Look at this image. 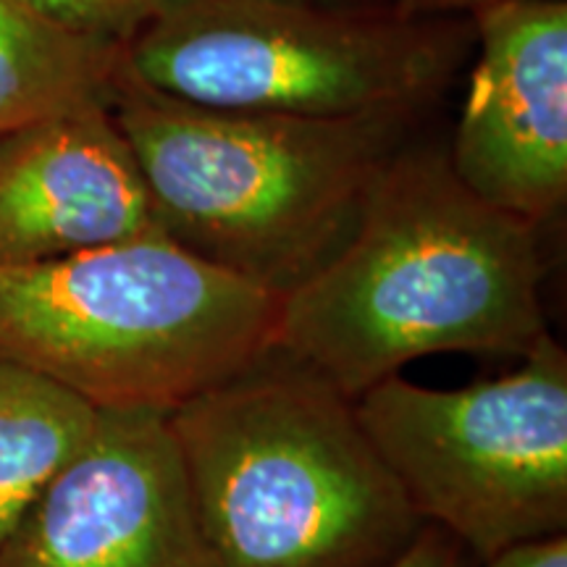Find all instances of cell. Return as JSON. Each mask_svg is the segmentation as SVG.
<instances>
[{
	"mask_svg": "<svg viewBox=\"0 0 567 567\" xmlns=\"http://www.w3.org/2000/svg\"><path fill=\"white\" fill-rule=\"evenodd\" d=\"M122 48L76 38L21 0H0V137L45 118L111 109Z\"/></svg>",
	"mask_w": 567,
	"mask_h": 567,
	"instance_id": "obj_10",
	"label": "cell"
},
{
	"mask_svg": "<svg viewBox=\"0 0 567 567\" xmlns=\"http://www.w3.org/2000/svg\"><path fill=\"white\" fill-rule=\"evenodd\" d=\"M484 567H567V534L515 542L484 559Z\"/></svg>",
	"mask_w": 567,
	"mask_h": 567,
	"instance_id": "obj_14",
	"label": "cell"
},
{
	"mask_svg": "<svg viewBox=\"0 0 567 567\" xmlns=\"http://www.w3.org/2000/svg\"><path fill=\"white\" fill-rule=\"evenodd\" d=\"M97 410L45 375L0 360V547L87 442Z\"/></svg>",
	"mask_w": 567,
	"mask_h": 567,
	"instance_id": "obj_11",
	"label": "cell"
},
{
	"mask_svg": "<svg viewBox=\"0 0 567 567\" xmlns=\"http://www.w3.org/2000/svg\"><path fill=\"white\" fill-rule=\"evenodd\" d=\"M279 297L166 234L0 266V360L95 410L172 413L274 344Z\"/></svg>",
	"mask_w": 567,
	"mask_h": 567,
	"instance_id": "obj_4",
	"label": "cell"
},
{
	"mask_svg": "<svg viewBox=\"0 0 567 567\" xmlns=\"http://www.w3.org/2000/svg\"><path fill=\"white\" fill-rule=\"evenodd\" d=\"M0 567H213L168 413L97 410L87 442L0 547Z\"/></svg>",
	"mask_w": 567,
	"mask_h": 567,
	"instance_id": "obj_7",
	"label": "cell"
},
{
	"mask_svg": "<svg viewBox=\"0 0 567 567\" xmlns=\"http://www.w3.org/2000/svg\"><path fill=\"white\" fill-rule=\"evenodd\" d=\"M34 13L76 38L124 48L179 0H21Z\"/></svg>",
	"mask_w": 567,
	"mask_h": 567,
	"instance_id": "obj_12",
	"label": "cell"
},
{
	"mask_svg": "<svg viewBox=\"0 0 567 567\" xmlns=\"http://www.w3.org/2000/svg\"><path fill=\"white\" fill-rule=\"evenodd\" d=\"M536 224L473 195L446 151L402 145L350 239L279 297L274 344L347 396L442 352L523 358L547 337Z\"/></svg>",
	"mask_w": 567,
	"mask_h": 567,
	"instance_id": "obj_1",
	"label": "cell"
},
{
	"mask_svg": "<svg viewBox=\"0 0 567 567\" xmlns=\"http://www.w3.org/2000/svg\"><path fill=\"white\" fill-rule=\"evenodd\" d=\"M386 3L410 17H452V13H476L502 0H386Z\"/></svg>",
	"mask_w": 567,
	"mask_h": 567,
	"instance_id": "obj_15",
	"label": "cell"
},
{
	"mask_svg": "<svg viewBox=\"0 0 567 567\" xmlns=\"http://www.w3.org/2000/svg\"><path fill=\"white\" fill-rule=\"evenodd\" d=\"M158 231L111 109L63 113L0 137V266L45 264Z\"/></svg>",
	"mask_w": 567,
	"mask_h": 567,
	"instance_id": "obj_9",
	"label": "cell"
},
{
	"mask_svg": "<svg viewBox=\"0 0 567 567\" xmlns=\"http://www.w3.org/2000/svg\"><path fill=\"white\" fill-rule=\"evenodd\" d=\"M386 567H471L467 565V549L457 538L436 526L421 528L413 544Z\"/></svg>",
	"mask_w": 567,
	"mask_h": 567,
	"instance_id": "obj_13",
	"label": "cell"
},
{
	"mask_svg": "<svg viewBox=\"0 0 567 567\" xmlns=\"http://www.w3.org/2000/svg\"><path fill=\"white\" fill-rule=\"evenodd\" d=\"M323 3H375V0H323ZM386 3V0H381Z\"/></svg>",
	"mask_w": 567,
	"mask_h": 567,
	"instance_id": "obj_16",
	"label": "cell"
},
{
	"mask_svg": "<svg viewBox=\"0 0 567 567\" xmlns=\"http://www.w3.org/2000/svg\"><path fill=\"white\" fill-rule=\"evenodd\" d=\"M446 17L389 3L179 0L122 48V69L176 101L276 116L417 113L465 53Z\"/></svg>",
	"mask_w": 567,
	"mask_h": 567,
	"instance_id": "obj_5",
	"label": "cell"
},
{
	"mask_svg": "<svg viewBox=\"0 0 567 567\" xmlns=\"http://www.w3.org/2000/svg\"><path fill=\"white\" fill-rule=\"evenodd\" d=\"M111 116L161 231L276 297L321 271L417 113L276 116L176 101L118 69Z\"/></svg>",
	"mask_w": 567,
	"mask_h": 567,
	"instance_id": "obj_3",
	"label": "cell"
},
{
	"mask_svg": "<svg viewBox=\"0 0 567 567\" xmlns=\"http://www.w3.org/2000/svg\"><path fill=\"white\" fill-rule=\"evenodd\" d=\"M168 425L213 567H386L425 526L352 396L276 344Z\"/></svg>",
	"mask_w": 567,
	"mask_h": 567,
	"instance_id": "obj_2",
	"label": "cell"
},
{
	"mask_svg": "<svg viewBox=\"0 0 567 567\" xmlns=\"http://www.w3.org/2000/svg\"><path fill=\"white\" fill-rule=\"evenodd\" d=\"M471 17L478 61L446 158L473 195L538 226L567 195V0Z\"/></svg>",
	"mask_w": 567,
	"mask_h": 567,
	"instance_id": "obj_8",
	"label": "cell"
},
{
	"mask_svg": "<svg viewBox=\"0 0 567 567\" xmlns=\"http://www.w3.org/2000/svg\"><path fill=\"white\" fill-rule=\"evenodd\" d=\"M354 408L417 517L481 559L567 530V354L549 334L499 379L429 389L396 373Z\"/></svg>",
	"mask_w": 567,
	"mask_h": 567,
	"instance_id": "obj_6",
	"label": "cell"
}]
</instances>
